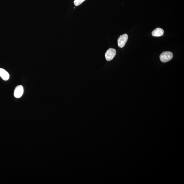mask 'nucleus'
<instances>
[{"mask_svg":"<svg viewBox=\"0 0 184 184\" xmlns=\"http://www.w3.org/2000/svg\"><path fill=\"white\" fill-rule=\"evenodd\" d=\"M164 31L162 29L158 28L155 29L152 32V35L156 37H159L163 35Z\"/></svg>","mask_w":184,"mask_h":184,"instance_id":"6","label":"nucleus"},{"mask_svg":"<svg viewBox=\"0 0 184 184\" xmlns=\"http://www.w3.org/2000/svg\"><path fill=\"white\" fill-rule=\"evenodd\" d=\"M24 88L22 86L19 85L16 86L14 90V96L16 98H21L24 93Z\"/></svg>","mask_w":184,"mask_h":184,"instance_id":"4","label":"nucleus"},{"mask_svg":"<svg viewBox=\"0 0 184 184\" xmlns=\"http://www.w3.org/2000/svg\"><path fill=\"white\" fill-rule=\"evenodd\" d=\"M0 76L4 81H7L9 79L10 75L8 72L3 68H0Z\"/></svg>","mask_w":184,"mask_h":184,"instance_id":"5","label":"nucleus"},{"mask_svg":"<svg viewBox=\"0 0 184 184\" xmlns=\"http://www.w3.org/2000/svg\"><path fill=\"white\" fill-rule=\"evenodd\" d=\"M85 1V0H75L74 1V4L76 6H78Z\"/></svg>","mask_w":184,"mask_h":184,"instance_id":"7","label":"nucleus"},{"mask_svg":"<svg viewBox=\"0 0 184 184\" xmlns=\"http://www.w3.org/2000/svg\"><path fill=\"white\" fill-rule=\"evenodd\" d=\"M116 54V51L115 49L113 48L109 49L105 53L106 59L108 61H111L115 57Z\"/></svg>","mask_w":184,"mask_h":184,"instance_id":"2","label":"nucleus"},{"mask_svg":"<svg viewBox=\"0 0 184 184\" xmlns=\"http://www.w3.org/2000/svg\"><path fill=\"white\" fill-rule=\"evenodd\" d=\"M128 35L127 34H123L120 36L118 40V46L121 48L124 47L128 39Z\"/></svg>","mask_w":184,"mask_h":184,"instance_id":"3","label":"nucleus"},{"mask_svg":"<svg viewBox=\"0 0 184 184\" xmlns=\"http://www.w3.org/2000/svg\"><path fill=\"white\" fill-rule=\"evenodd\" d=\"M173 54L169 51L164 52L160 56V61L163 63H166L172 59Z\"/></svg>","mask_w":184,"mask_h":184,"instance_id":"1","label":"nucleus"}]
</instances>
